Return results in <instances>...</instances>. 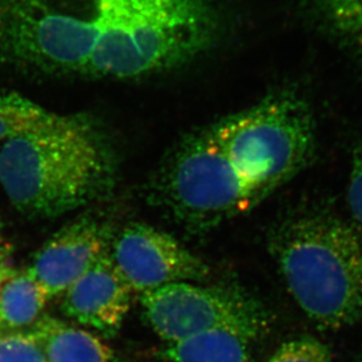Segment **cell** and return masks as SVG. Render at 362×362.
Returning <instances> with one entry per match:
<instances>
[{"instance_id": "6da1fadb", "label": "cell", "mask_w": 362, "mask_h": 362, "mask_svg": "<svg viewBox=\"0 0 362 362\" xmlns=\"http://www.w3.org/2000/svg\"><path fill=\"white\" fill-rule=\"evenodd\" d=\"M215 0H0V66L33 76L134 79L211 47Z\"/></svg>"}, {"instance_id": "7a4b0ae2", "label": "cell", "mask_w": 362, "mask_h": 362, "mask_svg": "<svg viewBox=\"0 0 362 362\" xmlns=\"http://www.w3.org/2000/svg\"><path fill=\"white\" fill-rule=\"evenodd\" d=\"M315 117L291 90L188 134L149 187L151 204L192 235L208 233L259 204L308 167Z\"/></svg>"}, {"instance_id": "3957f363", "label": "cell", "mask_w": 362, "mask_h": 362, "mask_svg": "<svg viewBox=\"0 0 362 362\" xmlns=\"http://www.w3.org/2000/svg\"><path fill=\"white\" fill-rule=\"evenodd\" d=\"M117 173L108 134L87 114H57L0 148V185L30 218H57L98 201L113 188Z\"/></svg>"}, {"instance_id": "277c9868", "label": "cell", "mask_w": 362, "mask_h": 362, "mask_svg": "<svg viewBox=\"0 0 362 362\" xmlns=\"http://www.w3.org/2000/svg\"><path fill=\"white\" fill-rule=\"evenodd\" d=\"M269 251L301 311L324 331L362 320V230L333 212L291 216L269 235Z\"/></svg>"}, {"instance_id": "5b68a950", "label": "cell", "mask_w": 362, "mask_h": 362, "mask_svg": "<svg viewBox=\"0 0 362 362\" xmlns=\"http://www.w3.org/2000/svg\"><path fill=\"white\" fill-rule=\"evenodd\" d=\"M147 324L165 344L192 335L230 329L257 340L270 327L262 301L235 285L182 281L141 294Z\"/></svg>"}, {"instance_id": "8992f818", "label": "cell", "mask_w": 362, "mask_h": 362, "mask_svg": "<svg viewBox=\"0 0 362 362\" xmlns=\"http://www.w3.org/2000/svg\"><path fill=\"white\" fill-rule=\"evenodd\" d=\"M108 253L133 293L182 281L202 283L210 276L208 264L180 240L142 223L124 226L112 238Z\"/></svg>"}, {"instance_id": "52a82bcc", "label": "cell", "mask_w": 362, "mask_h": 362, "mask_svg": "<svg viewBox=\"0 0 362 362\" xmlns=\"http://www.w3.org/2000/svg\"><path fill=\"white\" fill-rule=\"evenodd\" d=\"M110 233L100 223L78 219L46 240L26 271L51 300L79 281L110 250Z\"/></svg>"}, {"instance_id": "ba28073f", "label": "cell", "mask_w": 362, "mask_h": 362, "mask_svg": "<svg viewBox=\"0 0 362 362\" xmlns=\"http://www.w3.org/2000/svg\"><path fill=\"white\" fill-rule=\"evenodd\" d=\"M108 251L66 291L62 311L80 325L112 338L129 312L133 292L114 267Z\"/></svg>"}, {"instance_id": "9c48e42d", "label": "cell", "mask_w": 362, "mask_h": 362, "mask_svg": "<svg viewBox=\"0 0 362 362\" xmlns=\"http://www.w3.org/2000/svg\"><path fill=\"white\" fill-rule=\"evenodd\" d=\"M28 331L46 362H113V351L103 339L62 319L42 315Z\"/></svg>"}, {"instance_id": "30bf717a", "label": "cell", "mask_w": 362, "mask_h": 362, "mask_svg": "<svg viewBox=\"0 0 362 362\" xmlns=\"http://www.w3.org/2000/svg\"><path fill=\"white\" fill-rule=\"evenodd\" d=\"M253 340L240 332L215 329L165 344L161 362H255Z\"/></svg>"}, {"instance_id": "8fae6325", "label": "cell", "mask_w": 362, "mask_h": 362, "mask_svg": "<svg viewBox=\"0 0 362 362\" xmlns=\"http://www.w3.org/2000/svg\"><path fill=\"white\" fill-rule=\"evenodd\" d=\"M47 301L28 271L14 274L0 286V333L28 329L38 322Z\"/></svg>"}, {"instance_id": "7c38bea8", "label": "cell", "mask_w": 362, "mask_h": 362, "mask_svg": "<svg viewBox=\"0 0 362 362\" xmlns=\"http://www.w3.org/2000/svg\"><path fill=\"white\" fill-rule=\"evenodd\" d=\"M57 114L18 94L0 93V141L12 140L40 129Z\"/></svg>"}, {"instance_id": "4fadbf2b", "label": "cell", "mask_w": 362, "mask_h": 362, "mask_svg": "<svg viewBox=\"0 0 362 362\" xmlns=\"http://www.w3.org/2000/svg\"><path fill=\"white\" fill-rule=\"evenodd\" d=\"M317 4L333 35L362 55V0H317Z\"/></svg>"}, {"instance_id": "5bb4252c", "label": "cell", "mask_w": 362, "mask_h": 362, "mask_svg": "<svg viewBox=\"0 0 362 362\" xmlns=\"http://www.w3.org/2000/svg\"><path fill=\"white\" fill-rule=\"evenodd\" d=\"M269 362H334L327 346L311 335L290 339L281 344Z\"/></svg>"}, {"instance_id": "9a60e30c", "label": "cell", "mask_w": 362, "mask_h": 362, "mask_svg": "<svg viewBox=\"0 0 362 362\" xmlns=\"http://www.w3.org/2000/svg\"><path fill=\"white\" fill-rule=\"evenodd\" d=\"M0 362H46L40 346L28 329L0 333Z\"/></svg>"}, {"instance_id": "2e32d148", "label": "cell", "mask_w": 362, "mask_h": 362, "mask_svg": "<svg viewBox=\"0 0 362 362\" xmlns=\"http://www.w3.org/2000/svg\"><path fill=\"white\" fill-rule=\"evenodd\" d=\"M347 202L354 223L362 230V142L353 151Z\"/></svg>"}, {"instance_id": "e0dca14e", "label": "cell", "mask_w": 362, "mask_h": 362, "mask_svg": "<svg viewBox=\"0 0 362 362\" xmlns=\"http://www.w3.org/2000/svg\"><path fill=\"white\" fill-rule=\"evenodd\" d=\"M7 255V250L4 246V243H0V286L4 281H7L8 278L13 276V271L11 270L10 267H7L5 264V257Z\"/></svg>"}, {"instance_id": "ac0fdd59", "label": "cell", "mask_w": 362, "mask_h": 362, "mask_svg": "<svg viewBox=\"0 0 362 362\" xmlns=\"http://www.w3.org/2000/svg\"><path fill=\"white\" fill-rule=\"evenodd\" d=\"M0 231H1V223H0ZM0 243H1V238H0Z\"/></svg>"}]
</instances>
